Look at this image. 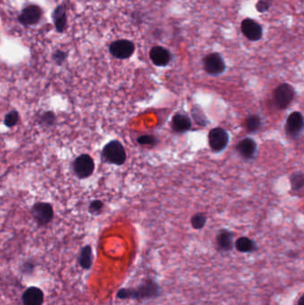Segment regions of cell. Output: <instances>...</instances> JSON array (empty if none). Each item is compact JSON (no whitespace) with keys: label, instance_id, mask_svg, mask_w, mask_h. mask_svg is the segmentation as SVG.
Here are the masks:
<instances>
[{"label":"cell","instance_id":"cell-26","mask_svg":"<svg viewBox=\"0 0 304 305\" xmlns=\"http://www.w3.org/2000/svg\"><path fill=\"white\" fill-rule=\"evenodd\" d=\"M66 57H67V54L62 50H57L52 56L54 62L58 65L64 64L66 60Z\"/></svg>","mask_w":304,"mask_h":305},{"label":"cell","instance_id":"cell-27","mask_svg":"<svg viewBox=\"0 0 304 305\" xmlns=\"http://www.w3.org/2000/svg\"><path fill=\"white\" fill-rule=\"evenodd\" d=\"M103 207H104V204L102 201H100V200L92 201L89 206V213H92V214H98L101 213Z\"/></svg>","mask_w":304,"mask_h":305},{"label":"cell","instance_id":"cell-4","mask_svg":"<svg viewBox=\"0 0 304 305\" xmlns=\"http://www.w3.org/2000/svg\"><path fill=\"white\" fill-rule=\"evenodd\" d=\"M109 52L114 58L124 60L134 54V43L128 39H119L113 41L109 46Z\"/></svg>","mask_w":304,"mask_h":305},{"label":"cell","instance_id":"cell-24","mask_svg":"<svg viewBox=\"0 0 304 305\" xmlns=\"http://www.w3.org/2000/svg\"><path fill=\"white\" fill-rule=\"evenodd\" d=\"M137 141L139 145H142V146H156V144L158 142L156 137L153 135L140 136V137H138Z\"/></svg>","mask_w":304,"mask_h":305},{"label":"cell","instance_id":"cell-14","mask_svg":"<svg viewBox=\"0 0 304 305\" xmlns=\"http://www.w3.org/2000/svg\"><path fill=\"white\" fill-rule=\"evenodd\" d=\"M54 24L57 32L63 33L67 28V13L65 4H62L56 7L52 14Z\"/></svg>","mask_w":304,"mask_h":305},{"label":"cell","instance_id":"cell-29","mask_svg":"<svg viewBox=\"0 0 304 305\" xmlns=\"http://www.w3.org/2000/svg\"><path fill=\"white\" fill-rule=\"evenodd\" d=\"M41 121H42L44 124L47 125V126H51L56 121V115L52 112H46V113H44L42 114Z\"/></svg>","mask_w":304,"mask_h":305},{"label":"cell","instance_id":"cell-12","mask_svg":"<svg viewBox=\"0 0 304 305\" xmlns=\"http://www.w3.org/2000/svg\"><path fill=\"white\" fill-rule=\"evenodd\" d=\"M171 54L169 50L166 49L163 46H154L152 49L150 50V59L153 64L159 66L164 67L170 64L171 61Z\"/></svg>","mask_w":304,"mask_h":305},{"label":"cell","instance_id":"cell-8","mask_svg":"<svg viewBox=\"0 0 304 305\" xmlns=\"http://www.w3.org/2000/svg\"><path fill=\"white\" fill-rule=\"evenodd\" d=\"M32 213L37 223L39 226H44L53 219V207L48 202H37L32 208Z\"/></svg>","mask_w":304,"mask_h":305},{"label":"cell","instance_id":"cell-16","mask_svg":"<svg viewBox=\"0 0 304 305\" xmlns=\"http://www.w3.org/2000/svg\"><path fill=\"white\" fill-rule=\"evenodd\" d=\"M44 294L39 288L32 287L24 292L22 295L23 305H42Z\"/></svg>","mask_w":304,"mask_h":305},{"label":"cell","instance_id":"cell-1","mask_svg":"<svg viewBox=\"0 0 304 305\" xmlns=\"http://www.w3.org/2000/svg\"><path fill=\"white\" fill-rule=\"evenodd\" d=\"M161 295V287L155 279L147 277L142 281L137 288H121L117 293V297L121 300L133 299L144 301L156 299Z\"/></svg>","mask_w":304,"mask_h":305},{"label":"cell","instance_id":"cell-10","mask_svg":"<svg viewBox=\"0 0 304 305\" xmlns=\"http://www.w3.org/2000/svg\"><path fill=\"white\" fill-rule=\"evenodd\" d=\"M303 116L300 112H294L287 117L286 132L288 138L295 139L299 138L303 130Z\"/></svg>","mask_w":304,"mask_h":305},{"label":"cell","instance_id":"cell-5","mask_svg":"<svg viewBox=\"0 0 304 305\" xmlns=\"http://www.w3.org/2000/svg\"><path fill=\"white\" fill-rule=\"evenodd\" d=\"M209 146L214 152H221L230 142V136L226 130L222 128L212 129L209 132Z\"/></svg>","mask_w":304,"mask_h":305},{"label":"cell","instance_id":"cell-2","mask_svg":"<svg viewBox=\"0 0 304 305\" xmlns=\"http://www.w3.org/2000/svg\"><path fill=\"white\" fill-rule=\"evenodd\" d=\"M101 156L105 163L114 164L118 166L122 165L127 159L124 146L118 140H112L109 143H107L103 148Z\"/></svg>","mask_w":304,"mask_h":305},{"label":"cell","instance_id":"cell-17","mask_svg":"<svg viewBox=\"0 0 304 305\" xmlns=\"http://www.w3.org/2000/svg\"><path fill=\"white\" fill-rule=\"evenodd\" d=\"M192 127L191 120L186 114H176L171 120V128L176 133H185Z\"/></svg>","mask_w":304,"mask_h":305},{"label":"cell","instance_id":"cell-18","mask_svg":"<svg viewBox=\"0 0 304 305\" xmlns=\"http://www.w3.org/2000/svg\"><path fill=\"white\" fill-rule=\"evenodd\" d=\"M235 247L237 249V252L242 253H251L257 251L258 249L255 241L247 237H241L237 238V241L235 242Z\"/></svg>","mask_w":304,"mask_h":305},{"label":"cell","instance_id":"cell-6","mask_svg":"<svg viewBox=\"0 0 304 305\" xmlns=\"http://www.w3.org/2000/svg\"><path fill=\"white\" fill-rule=\"evenodd\" d=\"M204 69L209 75L218 76L226 70V64L219 53L209 54L204 58Z\"/></svg>","mask_w":304,"mask_h":305},{"label":"cell","instance_id":"cell-20","mask_svg":"<svg viewBox=\"0 0 304 305\" xmlns=\"http://www.w3.org/2000/svg\"><path fill=\"white\" fill-rule=\"evenodd\" d=\"M93 262V253L92 249L87 245L84 248L82 249V252H81V256H80V263L84 269H89L91 265H92Z\"/></svg>","mask_w":304,"mask_h":305},{"label":"cell","instance_id":"cell-15","mask_svg":"<svg viewBox=\"0 0 304 305\" xmlns=\"http://www.w3.org/2000/svg\"><path fill=\"white\" fill-rule=\"evenodd\" d=\"M236 148L237 152L244 159H252L257 152V144L254 139L245 138L237 143Z\"/></svg>","mask_w":304,"mask_h":305},{"label":"cell","instance_id":"cell-7","mask_svg":"<svg viewBox=\"0 0 304 305\" xmlns=\"http://www.w3.org/2000/svg\"><path fill=\"white\" fill-rule=\"evenodd\" d=\"M73 170L79 179L90 177L95 170L94 160L89 155L78 156L73 163Z\"/></svg>","mask_w":304,"mask_h":305},{"label":"cell","instance_id":"cell-28","mask_svg":"<svg viewBox=\"0 0 304 305\" xmlns=\"http://www.w3.org/2000/svg\"><path fill=\"white\" fill-rule=\"evenodd\" d=\"M272 5V0H259L256 4V9L260 13H265Z\"/></svg>","mask_w":304,"mask_h":305},{"label":"cell","instance_id":"cell-9","mask_svg":"<svg viewBox=\"0 0 304 305\" xmlns=\"http://www.w3.org/2000/svg\"><path fill=\"white\" fill-rule=\"evenodd\" d=\"M42 17V9L37 5H28L21 10L18 20L24 26H32L39 23Z\"/></svg>","mask_w":304,"mask_h":305},{"label":"cell","instance_id":"cell-25","mask_svg":"<svg viewBox=\"0 0 304 305\" xmlns=\"http://www.w3.org/2000/svg\"><path fill=\"white\" fill-rule=\"evenodd\" d=\"M193 116L195 121L199 123V125H202V126H206L207 125V121H206V117H205V114L202 113L201 109H193Z\"/></svg>","mask_w":304,"mask_h":305},{"label":"cell","instance_id":"cell-22","mask_svg":"<svg viewBox=\"0 0 304 305\" xmlns=\"http://www.w3.org/2000/svg\"><path fill=\"white\" fill-rule=\"evenodd\" d=\"M207 221V217L205 213H198L193 215L191 218V225L194 230H202L205 227V224Z\"/></svg>","mask_w":304,"mask_h":305},{"label":"cell","instance_id":"cell-19","mask_svg":"<svg viewBox=\"0 0 304 305\" xmlns=\"http://www.w3.org/2000/svg\"><path fill=\"white\" fill-rule=\"evenodd\" d=\"M244 125L249 133H255L262 127V119L257 114H252L246 118Z\"/></svg>","mask_w":304,"mask_h":305},{"label":"cell","instance_id":"cell-30","mask_svg":"<svg viewBox=\"0 0 304 305\" xmlns=\"http://www.w3.org/2000/svg\"><path fill=\"white\" fill-rule=\"evenodd\" d=\"M297 305H304V295H301L300 298L298 299Z\"/></svg>","mask_w":304,"mask_h":305},{"label":"cell","instance_id":"cell-3","mask_svg":"<svg viewBox=\"0 0 304 305\" xmlns=\"http://www.w3.org/2000/svg\"><path fill=\"white\" fill-rule=\"evenodd\" d=\"M294 96L295 90L294 87L288 83H283L274 89L273 101L278 109L284 110L290 106L294 100Z\"/></svg>","mask_w":304,"mask_h":305},{"label":"cell","instance_id":"cell-21","mask_svg":"<svg viewBox=\"0 0 304 305\" xmlns=\"http://www.w3.org/2000/svg\"><path fill=\"white\" fill-rule=\"evenodd\" d=\"M291 187L294 191H300L303 188L304 175L301 171H296L290 177Z\"/></svg>","mask_w":304,"mask_h":305},{"label":"cell","instance_id":"cell-11","mask_svg":"<svg viewBox=\"0 0 304 305\" xmlns=\"http://www.w3.org/2000/svg\"><path fill=\"white\" fill-rule=\"evenodd\" d=\"M244 35L251 41H258L262 38V28L257 21L251 18H245L241 23Z\"/></svg>","mask_w":304,"mask_h":305},{"label":"cell","instance_id":"cell-13","mask_svg":"<svg viewBox=\"0 0 304 305\" xmlns=\"http://www.w3.org/2000/svg\"><path fill=\"white\" fill-rule=\"evenodd\" d=\"M234 235L229 230H220L216 236V247L219 252H230L233 249Z\"/></svg>","mask_w":304,"mask_h":305},{"label":"cell","instance_id":"cell-23","mask_svg":"<svg viewBox=\"0 0 304 305\" xmlns=\"http://www.w3.org/2000/svg\"><path fill=\"white\" fill-rule=\"evenodd\" d=\"M18 121H19V114L17 111L13 110L6 115L4 123L8 128H12L17 124Z\"/></svg>","mask_w":304,"mask_h":305}]
</instances>
